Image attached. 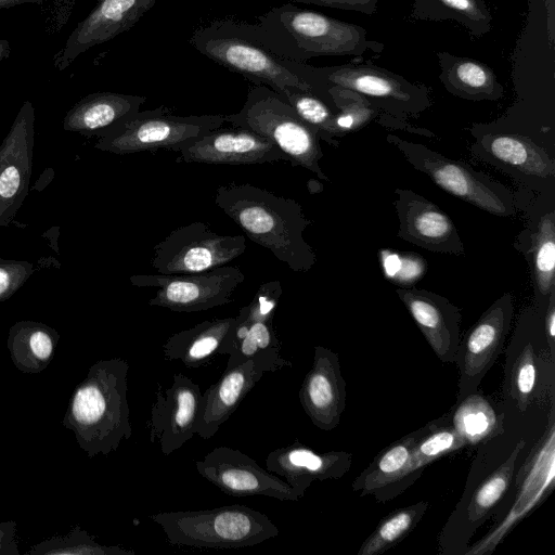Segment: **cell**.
Returning a JSON list of instances; mask_svg holds the SVG:
<instances>
[{
	"instance_id": "6da1fadb",
	"label": "cell",
	"mask_w": 555,
	"mask_h": 555,
	"mask_svg": "<svg viewBox=\"0 0 555 555\" xmlns=\"http://www.w3.org/2000/svg\"><path fill=\"white\" fill-rule=\"evenodd\" d=\"M215 204L246 237L294 272H308L315 263V254L302 235L311 221L295 199L250 183L231 182L216 189Z\"/></svg>"
},
{
	"instance_id": "7a4b0ae2",
	"label": "cell",
	"mask_w": 555,
	"mask_h": 555,
	"mask_svg": "<svg viewBox=\"0 0 555 555\" xmlns=\"http://www.w3.org/2000/svg\"><path fill=\"white\" fill-rule=\"evenodd\" d=\"M128 371L129 364L121 358L99 360L69 399L62 424L90 459L117 451L121 441L132 436Z\"/></svg>"
},
{
	"instance_id": "3957f363",
	"label": "cell",
	"mask_w": 555,
	"mask_h": 555,
	"mask_svg": "<svg viewBox=\"0 0 555 555\" xmlns=\"http://www.w3.org/2000/svg\"><path fill=\"white\" fill-rule=\"evenodd\" d=\"M189 42L215 63L282 96L288 88L318 96L323 90L327 92L315 67L278 55L254 36L245 22L214 21L196 29Z\"/></svg>"
},
{
	"instance_id": "277c9868",
	"label": "cell",
	"mask_w": 555,
	"mask_h": 555,
	"mask_svg": "<svg viewBox=\"0 0 555 555\" xmlns=\"http://www.w3.org/2000/svg\"><path fill=\"white\" fill-rule=\"evenodd\" d=\"M254 36L280 56L306 63L317 56H363L382 53L384 44L366 30L319 12L285 3L247 23Z\"/></svg>"
},
{
	"instance_id": "5b68a950",
	"label": "cell",
	"mask_w": 555,
	"mask_h": 555,
	"mask_svg": "<svg viewBox=\"0 0 555 555\" xmlns=\"http://www.w3.org/2000/svg\"><path fill=\"white\" fill-rule=\"evenodd\" d=\"M172 545L197 548L254 546L279 534L263 513L234 504L210 509L158 512L150 517Z\"/></svg>"
},
{
	"instance_id": "8992f818",
	"label": "cell",
	"mask_w": 555,
	"mask_h": 555,
	"mask_svg": "<svg viewBox=\"0 0 555 555\" xmlns=\"http://www.w3.org/2000/svg\"><path fill=\"white\" fill-rule=\"evenodd\" d=\"M224 120L269 139L288 157L293 167L300 166L327 180L319 164L323 156L319 129L305 121L269 87H251L243 107L237 113L224 115Z\"/></svg>"
},
{
	"instance_id": "52a82bcc",
	"label": "cell",
	"mask_w": 555,
	"mask_h": 555,
	"mask_svg": "<svg viewBox=\"0 0 555 555\" xmlns=\"http://www.w3.org/2000/svg\"><path fill=\"white\" fill-rule=\"evenodd\" d=\"M224 124V115L221 114L179 116L159 106L139 111L99 133L94 147L117 155L158 150L178 152Z\"/></svg>"
},
{
	"instance_id": "ba28073f",
	"label": "cell",
	"mask_w": 555,
	"mask_h": 555,
	"mask_svg": "<svg viewBox=\"0 0 555 555\" xmlns=\"http://www.w3.org/2000/svg\"><path fill=\"white\" fill-rule=\"evenodd\" d=\"M283 293L280 281L263 282L250 302L242 307L227 334L219 356H227V366L251 360L264 373L292 366L284 359L274 327V314Z\"/></svg>"
},
{
	"instance_id": "9c48e42d",
	"label": "cell",
	"mask_w": 555,
	"mask_h": 555,
	"mask_svg": "<svg viewBox=\"0 0 555 555\" xmlns=\"http://www.w3.org/2000/svg\"><path fill=\"white\" fill-rule=\"evenodd\" d=\"M245 235H222L204 221L173 229L154 246L152 268L162 274L205 272L229 264L246 250Z\"/></svg>"
},
{
	"instance_id": "30bf717a",
	"label": "cell",
	"mask_w": 555,
	"mask_h": 555,
	"mask_svg": "<svg viewBox=\"0 0 555 555\" xmlns=\"http://www.w3.org/2000/svg\"><path fill=\"white\" fill-rule=\"evenodd\" d=\"M245 280L238 267L225 264L205 272L183 274L140 273L130 276L137 287H154L150 306L173 312H198L232 302Z\"/></svg>"
},
{
	"instance_id": "8fae6325",
	"label": "cell",
	"mask_w": 555,
	"mask_h": 555,
	"mask_svg": "<svg viewBox=\"0 0 555 555\" xmlns=\"http://www.w3.org/2000/svg\"><path fill=\"white\" fill-rule=\"evenodd\" d=\"M315 72L327 87L350 89L389 113L415 115L431 104L426 86L413 83L371 62L315 67Z\"/></svg>"
},
{
	"instance_id": "7c38bea8",
	"label": "cell",
	"mask_w": 555,
	"mask_h": 555,
	"mask_svg": "<svg viewBox=\"0 0 555 555\" xmlns=\"http://www.w3.org/2000/svg\"><path fill=\"white\" fill-rule=\"evenodd\" d=\"M525 443L522 439L517 442L503 463L490 473L468 496L463 495L439 534L440 554H465L473 534L493 515L512 486L516 463Z\"/></svg>"
},
{
	"instance_id": "4fadbf2b",
	"label": "cell",
	"mask_w": 555,
	"mask_h": 555,
	"mask_svg": "<svg viewBox=\"0 0 555 555\" xmlns=\"http://www.w3.org/2000/svg\"><path fill=\"white\" fill-rule=\"evenodd\" d=\"M397 142L410 163L450 194L493 215L513 214L512 195L502 185L421 144L402 140Z\"/></svg>"
},
{
	"instance_id": "5bb4252c",
	"label": "cell",
	"mask_w": 555,
	"mask_h": 555,
	"mask_svg": "<svg viewBox=\"0 0 555 555\" xmlns=\"http://www.w3.org/2000/svg\"><path fill=\"white\" fill-rule=\"evenodd\" d=\"M513 314V297L506 293L461 338L454 361L459 369L457 400L479 388L503 350Z\"/></svg>"
},
{
	"instance_id": "9a60e30c",
	"label": "cell",
	"mask_w": 555,
	"mask_h": 555,
	"mask_svg": "<svg viewBox=\"0 0 555 555\" xmlns=\"http://www.w3.org/2000/svg\"><path fill=\"white\" fill-rule=\"evenodd\" d=\"M194 465L204 479L231 496L263 495L293 502L302 498L289 483L236 449L217 447Z\"/></svg>"
},
{
	"instance_id": "2e32d148",
	"label": "cell",
	"mask_w": 555,
	"mask_h": 555,
	"mask_svg": "<svg viewBox=\"0 0 555 555\" xmlns=\"http://www.w3.org/2000/svg\"><path fill=\"white\" fill-rule=\"evenodd\" d=\"M35 146V108L25 101L0 145V227H8L28 195Z\"/></svg>"
},
{
	"instance_id": "e0dca14e",
	"label": "cell",
	"mask_w": 555,
	"mask_h": 555,
	"mask_svg": "<svg viewBox=\"0 0 555 555\" xmlns=\"http://www.w3.org/2000/svg\"><path fill=\"white\" fill-rule=\"evenodd\" d=\"M202 399L199 386L182 373H175L169 387L157 385L146 422L150 442H158L163 454L178 451L195 435Z\"/></svg>"
},
{
	"instance_id": "ac0fdd59",
	"label": "cell",
	"mask_w": 555,
	"mask_h": 555,
	"mask_svg": "<svg viewBox=\"0 0 555 555\" xmlns=\"http://www.w3.org/2000/svg\"><path fill=\"white\" fill-rule=\"evenodd\" d=\"M555 401L554 398L550 401V410L547 413V425L543 435L538 440V443L531 450L530 455L521 467L526 474L524 477L520 473L516 476V481L520 482V491L517 493L516 501L509 514L505 517L504 521L499 524L493 530L485 535L480 541L468 547L464 555H482L490 554L504 538V535L512 530V528L527 516L540 503L533 498L542 502L554 489L555 459L550 461L538 474L541 457L551 438L555 437Z\"/></svg>"
},
{
	"instance_id": "d6986e66",
	"label": "cell",
	"mask_w": 555,
	"mask_h": 555,
	"mask_svg": "<svg viewBox=\"0 0 555 555\" xmlns=\"http://www.w3.org/2000/svg\"><path fill=\"white\" fill-rule=\"evenodd\" d=\"M177 153L176 162L186 164L251 165L288 160L269 139L241 127L210 131Z\"/></svg>"
},
{
	"instance_id": "ffe728a7",
	"label": "cell",
	"mask_w": 555,
	"mask_h": 555,
	"mask_svg": "<svg viewBox=\"0 0 555 555\" xmlns=\"http://www.w3.org/2000/svg\"><path fill=\"white\" fill-rule=\"evenodd\" d=\"M157 0H100L77 24L54 59V66L64 70L92 47L105 43L130 29L153 8Z\"/></svg>"
},
{
	"instance_id": "44dd1931",
	"label": "cell",
	"mask_w": 555,
	"mask_h": 555,
	"mask_svg": "<svg viewBox=\"0 0 555 555\" xmlns=\"http://www.w3.org/2000/svg\"><path fill=\"white\" fill-rule=\"evenodd\" d=\"M298 397L315 427L328 431L339 425L346 408L347 383L336 352L323 346L314 347L312 365L302 379Z\"/></svg>"
},
{
	"instance_id": "7402d4cb",
	"label": "cell",
	"mask_w": 555,
	"mask_h": 555,
	"mask_svg": "<svg viewBox=\"0 0 555 555\" xmlns=\"http://www.w3.org/2000/svg\"><path fill=\"white\" fill-rule=\"evenodd\" d=\"M421 430L422 427L382 449L352 481V490L386 503L411 487L424 472L414 465L411 455Z\"/></svg>"
},
{
	"instance_id": "603a6c76",
	"label": "cell",
	"mask_w": 555,
	"mask_h": 555,
	"mask_svg": "<svg viewBox=\"0 0 555 555\" xmlns=\"http://www.w3.org/2000/svg\"><path fill=\"white\" fill-rule=\"evenodd\" d=\"M538 340L525 338L517 331L506 351L503 391L520 413L538 400L542 387L554 391V363L546 364L551 354H543V349L537 347Z\"/></svg>"
},
{
	"instance_id": "cb8c5ba5",
	"label": "cell",
	"mask_w": 555,
	"mask_h": 555,
	"mask_svg": "<svg viewBox=\"0 0 555 555\" xmlns=\"http://www.w3.org/2000/svg\"><path fill=\"white\" fill-rule=\"evenodd\" d=\"M428 345L443 363H454L461 340V311L447 298L424 289H397Z\"/></svg>"
},
{
	"instance_id": "d4e9b609",
	"label": "cell",
	"mask_w": 555,
	"mask_h": 555,
	"mask_svg": "<svg viewBox=\"0 0 555 555\" xmlns=\"http://www.w3.org/2000/svg\"><path fill=\"white\" fill-rule=\"evenodd\" d=\"M347 451L318 452L298 441L272 450L266 468L295 488L301 496L314 480L341 478L351 467Z\"/></svg>"
},
{
	"instance_id": "484cf974",
	"label": "cell",
	"mask_w": 555,
	"mask_h": 555,
	"mask_svg": "<svg viewBox=\"0 0 555 555\" xmlns=\"http://www.w3.org/2000/svg\"><path fill=\"white\" fill-rule=\"evenodd\" d=\"M263 374L264 372L251 360L225 366L220 378L202 393L195 435L203 439L214 437Z\"/></svg>"
},
{
	"instance_id": "4316f807",
	"label": "cell",
	"mask_w": 555,
	"mask_h": 555,
	"mask_svg": "<svg viewBox=\"0 0 555 555\" xmlns=\"http://www.w3.org/2000/svg\"><path fill=\"white\" fill-rule=\"evenodd\" d=\"M398 193L399 235L403 240L429 250L463 253L456 229L443 211L410 191Z\"/></svg>"
},
{
	"instance_id": "83f0119b",
	"label": "cell",
	"mask_w": 555,
	"mask_h": 555,
	"mask_svg": "<svg viewBox=\"0 0 555 555\" xmlns=\"http://www.w3.org/2000/svg\"><path fill=\"white\" fill-rule=\"evenodd\" d=\"M146 98L117 92H95L80 99L65 115L63 129L81 134H95L130 118Z\"/></svg>"
},
{
	"instance_id": "f1b7e54d",
	"label": "cell",
	"mask_w": 555,
	"mask_h": 555,
	"mask_svg": "<svg viewBox=\"0 0 555 555\" xmlns=\"http://www.w3.org/2000/svg\"><path fill=\"white\" fill-rule=\"evenodd\" d=\"M436 56L439 80L451 94L470 101H496L503 96V85L486 63L448 51H436Z\"/></svg>"
},
{
	"instance_id": "f546056e",
	"label": "cell",
	"mask_w": 555,
	"mask_h": 555,
	"mask_svg": "<svg viewBox=\"0 0 555 555\" xmlns=\"http://www.w3.org/2000/svg\"><path fill=\"white\" fill-rule=\"evenodd\" d=\"M234 320L235 317L206 320L172 334L163 345L164 358L179 360L191 369L209 365L219 356Z\"/></svg>"
},
{
	"instance_id": "4dcf8cb0",
	"label": "cell",
	"mask_w": 555,
	"mask_h": 555,
	"mask_svg": "<svg viewBox=\"0 0 555 555\" xmlns=\"http://www.w3.org/2000/svg\"><path fill=\"white\" fill-rule=\"evenodd\" d=\"M60 334L37 321H18L8 334L7 346L14 366L26 374H38L52 361Z\"/></svg>"
},
{
	"instance_id": "1f68e13d",
	"label": "cell",
	"mask_w": 555,
	"mask_h": 555,
	"mask_svg": "<svg viewBox=\"0 0 555 555\" xmlns=\"http://www.w3.org/2000/svg\"><path fill=\"white\" fill-rule=\"evenodd\" d=\"M452 426L466 446H479L504 433V416L480 390L456 401L449 412Z\"/></svg>"
},
{
	"instance_id": "d6a6232c",
	"label": "cell",
	"mask_w": 555,
	"mask_h": 555,
	"mask_svg": "<svg viewBox=\"0 0 555 555\" xmlns=\"http://www.w3.org/2000/svg\"><path fill=\"white\" fill-rule=\"evenodd\" d=\"M410 21H454L472 37L481 38L492 28V14L486 0H413Z\"/></svg>"
},
{
	"instance_id": "836d02e7",
	"label": "cell",
	"mask_w": 555,
	"mask_h": 555,
	"mask_svg": "<svg viewBox=\"0 0 555 555\" xmlns=\"http://www.w3.org/2000/svg\"><path fill=\"white\" fill-rule=\"evenodd\" d=\"M490 153L522 172L542 178L555 176V163L547 153L531 140L515 134H499L487 138Z\"/></svg>"
},
{
	"instance_id": "e575fe53",
	"label": "cell",
	"mask_w": 555,
	"mask_h": 555,
	"mask_svg": "<svg viewBox=\"0 0 555 555\" xmlns=\"http://www.w3.org/2000/svg\"><path fill=\"white\" fill-rule=\"evenodd\" d=\"M428 506L427 501H420L391 511L378 521L357 554L379 555L392 548L416 528Z\"/></svg>"
},
{
	"instance_id": "d590c367",
	"label": "cell",
	"mask_w": 555,
	"mask_h": 555,
	"mask_svg": "<svg viewBox=\"0 0 555 555\" xmlns=\"http://www.w3.org/2000/svg\"><path fill=\"white\" fill-rule=\"evenodd\" d=\"M465 447V441L452 426L447 413L422 426L412 449V461L417 468L424 470L430 463Z\"/></svg>"
},
{
	"instance_id": "8d00e7d4",
	"label": "cell",
	"mask_w": 555,
	"mask_h": 555,
	"mask_svg": "<svg viewBox=\"0 0 555 555\" xmlns=\"http://www.w3.org/2000/svg\"><path fill=\"white\" fill-rule=\"evenodd\" d=\"M25 555H134V552L100 544L77 525L66 535L51 537L33 545Z\"/></svg>"
},
{
	"instance_id": "74e56055",
	"label": "cell",
	"mask_w": 555,
	"mask_h": 555,
	"mask_svg": "<svg viewBox=\"0 0 555 555\" xmlns=\"http://www.w3.org/2000/svg\"><path fill=\"white\" fill-rule=\"evenodd\" d=\"M533 264L538 291L544 297L554 292L555 214L544 215L539 222L533 243Z\"/></svg>"
},
{
	"instance_id": "f35d334b",
	"label": "cell",
	"mask_w": 555,
	"mask_h": 555,
	"mask_svg": "<svg viewBox=\"0 0 555 555\" xmlns=\"http://www.w3.org/2000/svg\"><path fill=\"white\" fill-rule=\"evenodd\" d=\"M327 93L339 109L334 116L336 135L361 127L375 116L377 107L350 89L328 86Z\"/></svg>"
},
{
	"instance_id": "ab89813d",
	"label": "cell",
	"mask_w": 555,
	"mask_h": 555,
	"mask_svg": "<svg viewBox=\"0 0 555 555\" xmlns=\"http://www.w3.org/2000/svg\"><path fill=\"white\" fill-rule=\"evenodd\" d=\"M283 98L305 121L319 129L321 138L331 141V137L336 135L335 114L318 95L288 88L284 91Z\"/></svg>"
},
{
	"instance_id": "60d3db41",
	"label": "cell",
	"mask_w": 555,
	"mask_h": 555,
	"mask_svg": "<svg viewBox=\"0 0 555 555\" xmlns=\"http://www.w3.org/2000/svg\"><path fill=\"white\" fill-rule=\"evenodd\" d=\"M34 272V263L0 258V302L16 293Z\"/></svg>"
},
{
	"instance_id": "b9f144b4",
	"label": "cell",
	"mask_w": 555,
	"mask_h": 555,
	"mask_svg": "<svg viewBox=\"0 0 555 555\" xmlns=\"http://www.w3.org/2000/svg\"><path fill=\"white\" fill-rule=\"evenodd\" d=\"M426 269V261L417 254H399V264L392 281L401 284L415 282Z\"/></svg>"
},
{
	"instance_id": "7bdbcfd3",
	"label": "cell",
	"mask_w": 555,
	"mask_h": 555,
	"mask_svg": "<svg viewBox=\"0 0 555 555\" xmlns=\"http://www.w3.org/2000/svg\"><path fill=\"white\" fill-rule=\"evenodd\" d=\"M295 2L314 4L332 9L354 11L373 15L377 11L379 0H293Z\"/></svg>"
},
{
	"instance_id": "ee69618b",
	"label": "cell",
	"mask_w": 555,
	"mask_h": 555,
	"mask_svg": "<svg viewBox=\"0 0 555 555\" xmlns=\"http://www.w3.org/2000/svg\"><path fill=\"white\" fill-rule=\"evenodd\" d=\"M16 531L15 520L0 521V555H20Z\"/></svg>"
},
{
	"instance_id": "f6af8a7d",
	"label": "cell",
	"mask_w": 555,
	"mask_h": 555,
	"mask_svg": "<svg viewBox=\"0 0 555 555\" xmlns=\"http://www.w3.org/2000/svg\"><path fill=\"white\" fill-rule=\"evenodd\" d=\"M544 335L550 354L555 360V299L554 292L548 297L544 318Z\"/></svg>"
},
{
	"instance_id": "bcb514c9",
	"label": "cell",
	"mask_w": 555,
	"mask_h": 555,
	"mask_svg": "<svg viewBox=\"0 0 555 555\" xmlns=\"http://www.w3.org/2000/svg\"><path fill=\"white\" fill-rule=\"evenodd\" d=\"M53 175H54V171L52 168L46 169V171L43 173H41V176L37 180L34 189L37 191L43 190L52 181Z\"/></svg>"
},
{
	"instance_id": "7dc6e473",
	"label": "cell",
	"mask_w": 555,
	"mask_h": 555,
	"mask_svg": "<svg viewBox=\"0 0 555 555\" xmlns=\"http://www.w3.org/2000/svg\"><path fill=\"white\" fill-rule=\"evenodd\" d=\"M47 0H0V9L11 8L23 3H42Z\"/></svg>"
},
{
	"instance_id": "c3c4849f",
	"label": "cell",
	"mask_w": 555,
	"mask_h": 555,
	"mask_svg": "<svg viewBox=\"0 0 555 555\" xmlns=\"http://www.w3.org/2000/svg\"><path fill=\"white\" fill-rule=\"evenodd\" d=\"M11 54V44L5 39H0V62Z\"/></svg>"
},
{
	"instance_id": "681fc988",
	"label": "cell",
	"mask_w": 555,
	"mask_h": 555,
	"mask_svg": "<svg viewBox=\"0 0 555 555\" xmlns=\"http://www.w3.org/2000/svg\"><path fill=\"white\" fill-rule=\"evenodd\" d=\"M98 1H100V0H98Z\"/></svg>"
}]
</instances>
